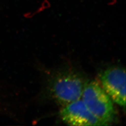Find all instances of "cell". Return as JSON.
Listing matches in <instances>:
<instances>
[{"label":"cell","instance_id":"obj_1","mask_svg":"<svg viewBox=\"0 0 126 126\" xmlns=\"http://www.w3.org/2000/svg\"><path fill=\"white\" fill-rule=\"evenodd\" d=\"M86 81L75 71H61L51 78L48 84L50 95L56 103L64 107L80 99Z\"/></svg>","mask_w":126,"mask_h":126},{"label":"cell","instance_id":"obj_2","mask_svg":"<svg viewBox=\"0 0 126 126\" xmlns=\"http://www.w3.org/2000/svg\"><path fill=\"white\" fill-rule=\"evenodd\" d=\"M81 98L90 112L104 126L115 120L116 113L112 100L97 81H86Z\"/></svg>","mask_w":126,"mask_h":126},{"label":"cell","instance_id":"obj_3","mask_svg":"<svg viewBox=\"0 0 126 126\" xmlns=\"http://www.w3.org/2000/svg\"><path fill=\"white\" fill-rule=\"evenodd\" d=\"M102 87L112 101L125 109L126 71L120 66L106 69L100 75Z\"/></svg>","mask_w":126,"mask_h":126},{"label":"cell","instance_id":"obj_4","mask_svg":"<svg viewBox=\"0 0 126 126\" xmlns=\"http://www.w3.org/2000/svg\"><path fill=\"white\" fill-rule=\"evenodd\" d=\"M60 116L65 123L70 126H104L80 99L64 106L60 111Z\"/></svg>","mask_w":126,"mask_h":126}]
</instances>
